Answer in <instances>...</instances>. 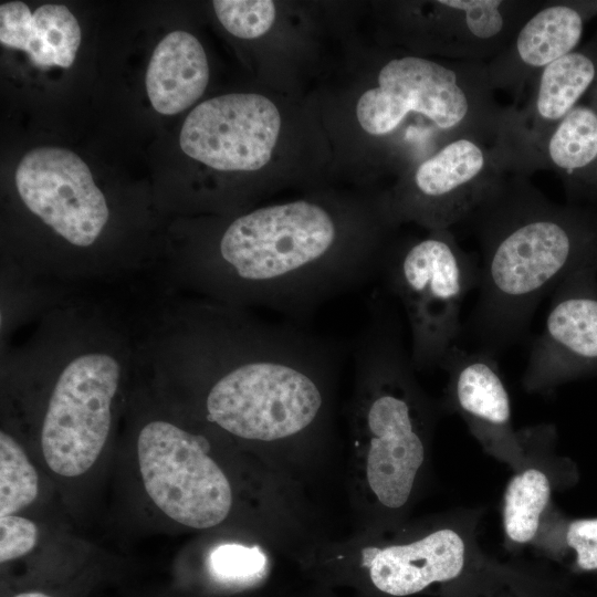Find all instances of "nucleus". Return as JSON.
<instances>
[{"label":"nucleus","instance_id":"nucleus-14","mask_svg":"<svg viewBox=\"0 0 597 597\" xmlns=\"http://www.w3.org/2000/svg\"><path fill=\"white\" fill-rule=\"evenodd\" d=\"M565 289L531 348L524 375L530 388H547L577 365L597 360V298Z\"/></svg>","mask_w":597,"mask_h":597},{"label":"nucleus","instance_id":"nucleus-23","mask_svg":"<svg viewBox=\"0 0 597 597\" xmlns=\"http://www.w3.org/2000/svg\"><path fill=\"white\" fill-rule=\"evenodd\" d=\"M39 540V527L19 514L0 516V563L4 565L28 555Z\"/></svg>","mask_w":597,"mask_h":597},{"label":"nucleus","instance_id":"nucleus-5","mask_svg":"<svg viewBox=\"0 0 597 597\" xmlns=\"http://www.w3.org/2000/svg\"><path fill=\"white\" fill-rule=\"evenodd\" d=\"M494 93L486 62L402 55L381 66L377 85L359 97L356 115L373 136L389 135L410 114H418L449 139L473 137L493 144L504 109Z\"/></svg>","mask_w":597,"mask_h":597},{"label":"nucleus","instance_id":"nucleus-18","mask_svg":"<svg viewBox=\"0 0 597 597\" xmlns=\"http://www.w3.org/2000/svg\"><path fill=\"white\" fill-rule=\"evenodd\" d=\"M208 81L207 55L192 34L170 32L155 48L146 72V90L158 113L185 111L203 94Z\"/></svg>","mask_w":597,"mask_h":597},{"label":"nucleus","instance_id":"nucleus-21","mask_svg":"<svg viewBox=\"0 0 597 597\" xmlns=\"http://www.w3.org/2000/svg\"><path fill=\"white\" fill-rule=\"evenodd\" d=\"M212 4L226 30L241 39L265 34L275 19V6L270 0H216Z\"/></svg>","mask_w":597,"mask_h":597},{"label":"nucleus","instance_id":"nucleus-7","mask_svg":"<svg viewBox=\"0 0 597 597\" xmlns=\"http://www.w3.org/2000/svg\"><path fill=\"white\" fill-rule=\"evenodd\" d=\"M379 273L405 311L415 368L442 366L457 346L463 301L478 287V262L449 229H436L385 255Z\"/></svg>","mask_w":597,"mask_h":597},{"label":"nucleus","instance_id":"nucleus-15","mask_svg":"<svg viewBox=\"0 0 597 597\" xmlns=\"http://www.w3.org/2000/svg\"><path fill=\"white\" fill-rule=\"evenodd\" d=\"M504 169L525 177L551 169L589 182L597 169V84L540 140L510 156Z\"/></svg>","mask_w":597,"mask_h":597},{"label":"nucleus","instance_id":"nucleus-1","mask_svg":"<svg viewBox=\"0 0 597 597\" xmlns=\"http://www.w3.org/2000/svg\"><path fill=\"white\" fill-rule=\"evenodd\" d=\"M166 297L138 320L142 369L151 383L181 391L190 402L180 404L245 441H280L316 423L339 362L332 342L248 308Z\"/></svg>","mask_w":597,"mask_h":597},{"label":"nucleus","instance_id":"nucleus-20","mask_svg":"<svg viewBox=\"0 0 597 597\" xmlns=\"http://www.w3.org/2000/svg\"><path fill=\"white\" fill-rule=\"evenodd\" d=\"M39 474L17 436L0 432V516L18 514L39 495Z\"/></svg>","mask_w":597,"mask_h":597},{"label":"nucleus","instance_id":"nucleus-19","mask_svg":"<svg viewBox=\"0 0 597 597\" xmlns=\"http://www.w3.org/2000/svg\"><path fill=\"white\" fill-rule=\"evenodd\" d=\"M549 498L548 478L540 469H525L510 480L504 493L503 525L512 542L526 544L535 537Z\"/></svg>","mask_w":597,"mask_h":597},{"label":"nucleus","instance_id":"nucleus-24","mask_svg":"<svg viewBox=\"0 0 597 597\" xmlns=\"http://www.w3.org/2000/svg\"><path fill=\"white\" fill-rule=\"evenodd\" d=\"M566 542L576 552V564L582 570H597V519L572 522Z\"/></svg>","mask_w":597,"mask_h":597},{"label":"nucleus","instance_id":"nucleus-3","mask_svg":"<svg viewBox=\"0 0 597 597\" xmlns=\"http://www.w3.org/2000/svg\"><path fill=\"white\" fill-rule=\"evenodd\" d=\"M383 259L375 242H346L327 207L295 200L237 217L212 250L163 272L169 292L268 308L297 323L369 281Z\"/></svg>","mask_w":597,"mask_h":597},{"label":"nucleus","instance_id":"nucleus-22","mask_svg":"<svg viewBox=\"0 0 597 597\" xmlns=\"http://www.w3.org/2000/svg\"><path fill=\"white\" fill-rule=\"evenodd\" d=\"M209 567L213 576L221 580L243 583L262 573L265 556L259 547L226 544L211 552Z\"/></svg>","mask_w":597,"mask_h":597},{"label":"nucleus","instance_id":"nucleus-25","mask_svg":"<svg viewBox=\"0 0 597 597\" xmlns=\"http://www.w3.org/2000/svg\"><path fill=\"white\" fill-rule=\"evenodd\" d=\"M10 597H56V596L43 589L31 588V589H22V590L15 591Z\"/></svg>","mask_w":597,"mask_h":597},{"label":"nucleus","instance_id":"nucleus-17","mask_svg":"<svg viewBox=\"0 0 597 597\" xmlns=\"http://www.w3.org/2000/svg\"><path fill=\"white\" fill-rule=\"evenodd\" d=\"M442 367L449 371L455 406L472 427L484 436H506L511 400L492 353L467 352L457 345Z\"/></svg>","mask_w":597,"mask_h":597},{"label":"nucleus","instance_id":"nucleus-12","mask_svg":"<svg viewBox=\"0 0 597 597\" xmlns=\"http://www.w3.org/2000/svg\"><path fill=\"white\" fill-rule=\"evenodd\" d=\"M597 84V34L583 48L546 66L531 85V96L519 108L504 107L494 142L504 161L540 140Z\"/></svg>","mask_w":597,"mask_h":597},{"label":"nucleus","instance_id":"nucleus-9","mask_svg":"<svg viewBox=\"0 0 597 597\" xmlns=\"http://www.w3.org/2000/svg\"><path fill=\"white\" fill-rule=\"evenodd\" d=\"M14 181L24 207L75 252L97 244L111 209L76 154L59 147L35 148L20 161Z\"/></svg>","mask_w":597,"mask_h":597},{"label":"nucleus","instance_id":"nucleus-11","mask_svg":"<svg viewBox=\"0 0 597 597\" xmlns=\"http://www.w3.org/2000/svg\"><path fill=\"white\" fill-rule=\"evenodd\" d=\"M597 15V0L544 1L510 42L486 62L494 91L515 103L551 63L577 49L586 23Z\"/></svg>","mask_w":597,"mask_h":597},{"label":"nucleus","instance_id":"nucleus-8","mask_svg":"<svg viewBox=\"0 0 597 597\" xmlns=\"http://www.w3.org/2000/svg\"><path fill=\"white\" fill-rule=\"evenodd\" d=\"M506 175L494 143L454 138L421 160L394 207V217L436 229L465 222Z\"/></svg>","mask_w":597,"mask_h":597},{"label":"nucleus","instance_id":"nucleus-26","mask_svg":"<svg viewBox=\"0 0 597 597\" xmlns=\"http://www.w3.org/2000/svg\"><path fill=\"white\" fill-rule=\"evenodd\" d=\"M589 182L597 186V169L594 172V175H593L591 179L589 180Z\"/></svg>","mask_w":597,"mask_h":597},{"label":"nucleus","instance_id":"nucleus-4","mask_svg":"<svg viewBox=\"0 0 597 597\" xmlns=\"http://www.w3.org/2000/svg\"><path fill=\"white\" fill-rule=\"evenodd\" d=\"M481 248L474 327L485 350L517 338L548 290L594 245L595 227L506 174L468 220Z\"/></svg>","mask_w":597,"mask_h":597},{"label":"nucleus","instance_id":"nucleus-10","mask_svg":"<svg viewBox=\"0 0 597 597\" xmlns=\"http://www.w3.org/2000/svg\"><path fill=\"white\" fill-rule=\"evenodd\" d=\"M281 128L277 107L255 93H231L193 108L179 143L189 157L218 170L253 171L271 159Z\"/></svg>","mask_w":597,"mask_h":597},{"label":"nucleus","instance_id":"nucleus-6","mask_svg":"<svg viewBox=\"0 0 597 597\" xmlns=\"http://www.w3.org/2000/svg\"><path fill=\"white\" fill-rule=\"evenodd\" d=\"M153 387L156 400H148L134 423L138 472L146 495L177 524L196 530L214 527L231 510V484L210 455V439L196 426L199 417Z\"/></svg>","mask_w":597,"mask_h":597},{"label":"nucleus","instance_id":"nucleus-13","mask_svg":"<svg viewBox=\"0 0 597 597\" xmlns=\"http://www.w3.org/2000/svg\"><path fill=\"white\" fill-rule=\"evenodd\" d=\"M362 565L377 589L404 597L458 580L467 566V547L458 532L441 528L408 544L366 547Z\"/></svg>","mask_w":597,"mask_h":597},{"label":"nucleus","instance_id":"nucleus-2","mask_svg":"<svg viewBox=\"0 0 597 597\" xmlns=\"http://www.w3.org/2000/svg\"><path fill=\"white\" fill-rule=\"evenodd\" d=\"M23 321L31 324L23 342L2 348V379L19 395L48 469L82 476L107 447L139 370L137 322L74 290L45 291Z\"/></svg>","mask_w":597,"mask_h":597},{"label":"nucleus","instance_id":"nucleus-16","mask_svg":"<svg viewBox=\"0 0 597 597\" xmlns=\"http://www.w3.org/2000/svg\"><path fill=\"white\" fill-rule=\"evenodd\" d=\"M0 42L24 51L39 69L70 67L81 43L77 20L63 4H43L31 13L21 1L0 6Z\"/></svg>","mask_w":597,"mask_h":597}]
</instances>
